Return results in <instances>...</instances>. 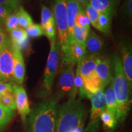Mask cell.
<instances>
[{
    "label": "cell",
    "instance_id": "1",
    "mask_svg": "<svg viewBox=\"0 0 132 132\" xmlns=\"http://www.w3.org/2000/svg\"><path fill=\"white\" fill-rule=\"evenodd\" d=\"M114 77L112 85L116 101V121H123L130 110V87L122 65L121 59L116 55L113 60Z\"/></svg>",
    "mask_w": 132,
    "mask_h": 132
},
{
    "label": "cell",
    "instance_id": "2",
    "mask_svg": "<svg viewBox=\"0 0 132 132\" xmlns=\"http://www.w3.org/2000/svg\"><path fill=\"white\" fill-rule=\"evenodd\" d=\"M57 113L56 100L40 103L29 113L28 132H55Z\"/></svg>",
    "mask_w": 132,
    "mask_h": 132
},
{
    "label": "cell",
    "instance_id": "3",
    "mask_svg": "<svg viewBox=\"0 0 132 132\" xmlns=\"http://www.w3.org/2000/svg\"><path fill=\"white\" fill-rule=\"evenodd\" d=\"M86 108L79 100L70 98L60 107L57 113L56 132H73L84 122Z\"/></svg>",
    "mask_w": 132,
    "mask_h": 132
},
{
    "label": "cell",
    "instance_id": "4",
    "mask_svg": "<svg viewBox=\"0 0 132 132\" xmlns=\"http://www.w3.org/2000/svg\"><path fill=\"white\" fill-rule=\"evenodd\" d=\"M66 1L67 0H54L53 7V12L58 34L57 43L62 56H64L67 52L69 44Z\"/></svg>",
    "mask_w": 132,
    "mask_h": 132
},
{
    "label": "cell",
    "instance_id": "5",
    "mask_svg": "<svg viewBox=\"0 0 132 132\" xmlns=\"http://www.w3.org/2000/svg\"><path fill=\"white\" fill-rule=\"evenodd\" d=\"M60 50L57 41L56 40L50 43V50L48 56L43 79V87L46 94L52 89L53 85L56 74L59 61Z\"/></svg>",
    "mask_w": 132,
    "mask_h": 132
},
{
    "label": "cell",
    "instance_id": "6",
    "mask_svg": "<svg viewBox=\"0 0 132 132\" xmlns=\"http://www.w3.org/2000/svg\"><path fill=\"white\" fill-rule=\"evenodd\" d=\"M73 65H66L60 72L57 83V94L58 98L68 97L69 99L76 98L77 90L75 85V73Z\"/></svg>",
    "mask_w": 132,
    "mask_h": 132
},
{
    "label": "cell",
    "instance_id": "7",
    "mask_svg": "<svg viewBox=\"0 0 132 132\" xmlns=\"http://www.w3.org/2000/svg\"><path fill=\"white\" fill-rule=\"evenodd\" d=\"M14 47L9 38L0 52V78L6 82L14 81Z\"/></svg>",
    "mask_w": 132,
    "mask_h": 132
},
{
    "label": "cell",
    "instance_id": "8",
    "mask_svg": "<svg viewBox=\"0 0 132 132\" xmlns=\"http://www.w3.org/2000/svg\"><path fill=\"white\" fill-rule=\"evenodd\" d=\"M104 89H100L90 97L92 103L90 121L87 128V132H95L98 126L100 114L106 108Z\"/></svg>",
    "mask_w": 132,
    "mask_h": 132
},
{
    "label": "cell",
    "instance_id": "9",
    "mask_svg": "<svg viewBox=\"0 0 132 132\" xmlns=\"http://www.w3.org/2000/svg\"><path fill=\"white\" fill-rule=\"evenodd\" d=\"M113 61L108 57L100 54H95V72L104 87L113 81Z\"/></svg>",
    "mask_w": 132,
    "mask_h": 132
},
{
    "label": "cell",
    "instance_id": "10",
    "mask_svg": "<svg viewBox=\"0 0 132 132\" xmlns=\"http://www.w3.org/2000/svg\"><path fill=\"white\" fill-rule=\"evenodd\" d=\"M13 92L15 107L19 114L20 115L21 120L24 122L26 120V117L29 114L31 111L26 90L21 86L14 85Z\"/></svg>",
    "mask_w": 132,
    "mask_h": 132
},
{
    "label": "cell",
    "instance_id": "11",
    "mask_svg": "<svg viewBox=\"0 0 132 132\" xmlns=\"http://www.w3.org/2000/svg\"><path fill=\"white\" fill-rule=\"evenodd\" d=\"M86 48L85 47L73 40L69 43L67 52L63 56L62 64L64 65H75L80 61L86 54Z\"/></svg>",
    "mask_w": 132,
    "mask_h": 132
},
{
    "label": "cell",
    "instance_id": "12",
    "mask_svg": "<svg viewBox=\"0 0 132 132\" xmlns=\"http://www.w3.org/2000/svg\"><path fill=\"white\" fill-rule=\"evenodd\" d=\"M77 69L79 71L82 81L97 76L95 72V54H86L77 64Z\"/></svg>",
    "mask_w": 132,
    "mask_h": 132
},
{
    "label": "cell",
    "instance_id": "13",
    "mask_svg": "<svg viewBox=\"0 0 132 132\" xmlns=\"http://www.w3.org/2000/svg\"><path fill=\"white\" fill-rule=\"evenodd\" d=\"M121 62L130 89L132 87V48L130 43L123 44L120 50Z\"/></svg>",
    "mask_w": 132,
    "mask_h": 132
},
{
    "label": "cell",
    "instance_id": "14",
    "mask_svg": "<svg viewBox=\"0 0 132 132\" xmlns=\"http://www.w3.org/2000/svg\"><path fill=\"white\" fill-rule=\"evenodd\" d=\"M82 8L83 7L81 6L77 0H67L66 1L69 43L74 40L73 32V28L75 26V18L78 13Z\"/></svg>",
    "mask_w": 132,
    "mask_h": 132
},
{
    "label": "cell",
    "instance_id": "15",
    "mask_svg": "<svg viewBox=\"0 0 132 132\" xmlns=\"http://www.w3.org/2000/svg\"><path fill=\"white\" fill-rule=\"evenodd\" d=\"M25 76V64L22 53L19 50L14 47V82L17 85H21L23 82Z\"/></svg>",
    "mask_w": 132,
    "mask_h": 132
},
{
    "label": "cell",
    "instance_id": "16",
    "mask_svg": "<svg viewBox=\"0 0 132 132\" xmlns=\"http://www.w3.org/2000/svg\"><path fill=\"white\" fill-rule=\"evenodd\" d=\"M10 39L14 47L21 52L29 47L28 36L24 29L17 28L10 32Z\"/></svg>",
    "mask_w": 132,
    "mask_h": 132
},
{
    "label": "cell",
    "instance_id": "17",
    "mask_svg": "<svg viewBox=\"0 0 132 132\" xmlns=\"http://www.w3.org/2000/svg\"><path fill=\"white\" fill-rule=\"evenodd\" d=\"M88 3L98 14L113 16L116 7V0H88Z\"/></svg>",
    "mask_w": 132,
    "mask_h": 132
},
{
    "label": "cell",
    "instance_id": "18",
    "mask_svg": "<svg viewBox=\"0 0 132 132\" xmlns=\"http://www.w3.org/2000/svg\"><path fill=\"white\" fill-rule=\"evenodd\" d=\"M103 40L94 31L90 30L86 41V48L92 54H98L103 48Z\"/></svg>",
    "mask_w": 132,
    "mask_h": 132
},
{
    "label": "cell",
    "instance_id": "19",
    "mask_svg": "<svg viewBox=\"0 0 132 132\" xmlns=\"http://www.w3.org/2000/svg\"><path fill=\"white\" fill-rule=\"evenodd\" d=\"M105 98L106 109L108 111L113 114L114 116H115L116 117V101L112 82L108 86V87H107L105 93Z\"/></svg>",
    "mask_w": 132,
    "mask_h": 132
},
{
    "label": "cell",
    "instance_id": "20",
    "mask_svg": "<svg viewBox=\"0 0 132 132\" xmlns=\"http://www.w3.org/2000/svg\"><path fill=\"white\" fill-rule=\"evenodd\" d=\"M18 19V23L20 28L24 29L34 23L32 17L23 7H19L15 11Z\"/></svg>",
    "mask_w": 132,
    "mask_h": 132
},
{
    "label": "cell",
    "instance_id": "21",
    "mask_svg": "<svg viewBox=\"0 0 132 132\" xmlns=\"http://www.w3.org/2000/svg\"><path fill=\"white\" fill-rule=\"evenodd\" d=\"M0 104L9 111H14L15 110L16 107L13 90L5 92L0 95Z\"/></svg>",
    "mask_w": 132,
    "mask_h": 132
},
{
    "label": "cell",
    "instance_id": "22",
    "mask_svg": "<svg viewBox=\"0 0 132 132\" xmlns=\"http://www.w3.org/2000/svg\"><path fill=\"white\" fill-rule=\"evenodd\" d=\"M90 29L85 27H81L75 24L73 28V39L74 40L86 47V41Z\"/></svg>",
    "mask_w": 132,
    "mask_h": 132
},
{
    "label": "cell",
    "instance_id": "23",
    "mask_svg": "<svg viewBox=\"0 0 132 132\" xmlns=\"http://www.w3.org/2000/svg\"><path fill=\"white\" fill-rule=\"evenodd\" d=\"M111 16L108 15L99 14L95 28L105 34L108 33L110 30V27H111Z\"/></svg>",
    "mask_w": 132,
    "mask_h": 132
},
{
    "label": "cell",
    "instance_id": "24",
    "mask_svg": "<svg viewBox=\"0 0 132 132\" xmlns=\"http://www.w3.org/2000/svg\"><path fill=\"white\" fill-rule=\"evenodd\" d=\"M100 118L103 122L104 128L106 129H111L114 128L117 122L115 116L108 111L106 108L100 114Z\"/></svg>",
    "mask_w": 132,
    "mask_h": 132
},
{
    "label": "cell",
    "instance_id": "25",
    "mask_svg": "<svg viewBox=\"0 0 132 132\" xmlns=\"http://www.w3.org/2000/svg\"><path fill=\"white\" fill-rule=\"evenodd\" d=\"M14 115V111H9L0 104V130L11 121Z\"/></svg>",
    "mask_w": 132,
    "mask_h": 132
},
{
    "label": "cell",
    "instance_id": "26",
    "mask_svg": "<svg viewBox=\"0 0 132 132\" xmlns=\"http://www.w3.org/2000/svg\"><path fill=\"white\" fill-rule=\"evenodd\" d=\"M56 24L55 21H50L46 24L45 27L43 29L44 30V34L45 35L50 43H52L56 40Z\"/></svg>",
    "mask_w": 132,
    "mask_h": 132
},
{
    "label": "cell",
    "instance_id": "27",
    "mask_svg": "<svg viewBox=\"0 0 132 132\" xmlns=\"http://www.w3.org/2000/svg\"><path fill=\"white\" fill-rule=\"evenodd\" d=\"M54 20V16L53 12L48 7L42 5L41 9V27L44 29L46 24L50 21Z\"/></svg>",
    "mask_w": 132,
    "mask_h": 132
},
{
    "label": "cell",
    "instance_id": "28",
    "mask_svg": "<svg viewBox=\"0 0 132 132\" xmlns=\"http://www.w3.org/2000/svg\"><path fill=\"white\" fill-rule=\"evenodd\" d=\"M75 24L90 29V21L83 8L80 11L75 18Z\"/></svg>",
    "mask_w": 132,
    "mask_h": 132
},
{
    "label": "cell",
    "instance_id": "29",
    "mask_svg": "<svg viewBox=\"0 0 132 132\" xmlns=\"http://www.w3.org/2000/svg\"><path fill=\"white\" fill-rule=\"evenodd\" d=\"M26 32L28 37L36 38L40 37L44 34V30L40 24L33 23L26 28Z\"/></svg>",
    "mask_w": 132,
    "mask_h": 132
},
{
    "label": "cell",
    "instance_id": "30",
    "mask_svg": "<svg viewBox=\"0 0 132 132\" xmlns=\"http://www.w3.org/2000/svg\"><path fill=\"white\" fill-rule=\"evenodd\" d=\"M15 11L12 14H11V15L8 16L7 19L6 20V21H4V24L6 31L9 32L11 31L14 30V29L20 28L19 23H18V19Z\"/></svg>",
    "mask_w": 132,
    "mask_h": 132
},
{
    "label": "cell",
    "instance_id": "31",
    "mask_svg": "<svg viewBox=\"0 0 132 132\" xmlns=\"http://www.w3.org/2000/svg\"><path fill=\"white\" fill-rule=\"evenodd\" d=\"M85 11L87 15V17H88L90 23L95 28L97 25V20H98L99 15L98 12H97L89 3L86 6Z\"/></svg>",
    "mask_w": 132,
    "mask_h": 132
},
{
    "label": "cell",
    "instance_id": "32",
    "mask_svg": "<svg viewBox=\"0 0 132 132\" xmlns=\"http://www.w3.org/2000/svg\"><path fill=\"white\" fill-rule=\"evenodd\" d=\"M13 8L4 5H0V25L4 23V21L7 19L8 16L12 14L15 11Z\"/></svg>",
    "mask_w": 132,
    "mask_h": 132
},
{
    "label": "cell",
    "instance_id": "33",
    "mask_svg": "<svg viewBox=\"0 0 132 132\" xmlns=\"http://www.w3.org/2000/svg\"><path fill=\"white\" fill-rule=\"evenodd\" d=\"M122 13L129 19L132 18V0H125L122 6Z\"/></svg>",
    "mask_w": 132,
    "mask_h": 132
},
{
    "label": "cell",
    "instance_id": "34",
    "mask_svg": "<svg viewBox=\"0 0 132 132\" xmlns=\"http://www.w3.org/2000/svg\"><path fill=\"white\" fill-rule=\"evenodd\" d=\"M20 2L21 0H0V5L7 6L15 10H17Z\"/></svg>",
    "mask_w": 132,
    "mask_h": 132
},
{
    "label": "cell",
    "instance_id": "35",
    "mask_svg": "<svg viewBox=\"0 0 132 132\" xmlns=\"http://www.w3.org/2000/svg\"><path fill=\"white\" fill-rule=\"evenodd\" d=\"M8 39H9V37H8L6 31L1 27H0V52L4 48Z\"/></svg>",
    "mask_w": 132,
    "mask_h": 132
},
{
    "label": "cell",
    "instance_id": "36",
    "mask_svg": "<svg viewBox=\"0 0 132 132\" xmlns=\"http://www.w3.org/2000/svg\"><path fill=\"white\" fill-rule=\"evenodd\" d=\"M13 84L4 81H0V95L5 92L13 90Z\"/></svg>",
    "mask_w": 132,
    "mask_h": 132
},
{
    "label": "cell",
    "instance_id": "37",
    "mask_svg": "<svg viewBox=\"0 0 132 132\" xmlns=\"http://www.w3.org/2000/svg\"><path fill=\"white\" fill-rule=\"evenodd\" d=\"M78 2L80 3V4L82 6V7H86L87 4H88V0H77Z\"/></svg>",
    "mask_w": 132,
    "mask_h": 132
},
{
    "label": "cell",
    "instance_id": "38",
    "mask_svg": "<svg viewBox=\"0 0 132 132\" xmlns=\"http://www.w3.org/2000/svg\"><path fill=\"white\" fill-rule=\"evenodd\" d=\"M83 126L84 122H82L79 125L78 127L77 128V129H76L73 132H83Z\"/></svg>",
    "mask_w": 132,
    "mask_h": 132
},
{
    "label": "cell",
    "instance_id": "39",
    "mask_svg": "<svg viewBox=\"0 0 132 132\" xmlns=\"http://www.w3.org/2000/svg\"><path fill=\"white\" fill-rule=\"evenodd\" d=\"M0 80H1V78H0Z\"/></svg>",
    "mask_w": 132,
    "mask_h": 132
},
{
    "label": "cell",
    "instance_id": "40",
    "mask_svg": "<svg viewBox=\"0 0 132 132\" xmlns=\"http://www.w3.org/2000/svg\"><path fill=\"white\" fill-rule=\"evenodd\" d=\"M0 27H1V25H0Z\"/></svg>",
    "mask_w": 132,
    "mask_h": 132
}]
</instances>
